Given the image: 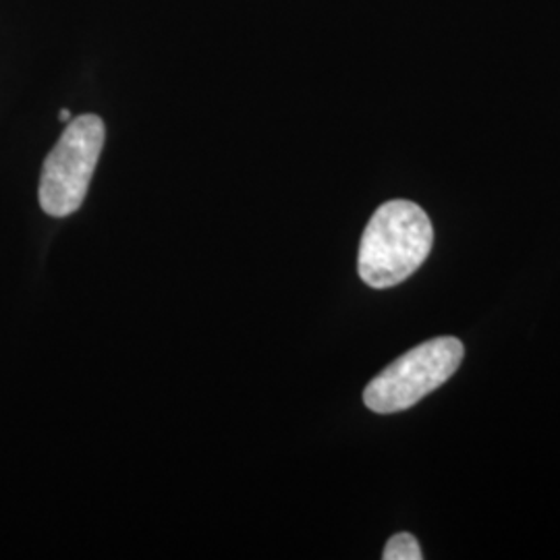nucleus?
<instances>
[{"mask_svg": "<svg viewBox=\"0 0 560 560\" xmlns=\"http://www.w3.org/2000/svg\"><path fill=\"white\" fill-rule=\"evenodd\" d=\"M434 229L418 203L390 200L368 222L358 270L368 287L388 289L409 279L432 252Z\"/></svg>", "mask_w": 560, "mask_h": 560, "instance_id": "1", "label": "nucleus"}, {"mask_svg": "<svg viewBox=\"0 0 560 560\" xmlns=\"http://www.w3.org/2000/svg\"><path fill=\"white\" fill-rule=\"evenodd\" d=\"M104 138L106 129L98 115L69 120L42 166L38 196L46 214L65 219L80 210L101 159Z\"/></svg>", "mask_w": 560, "mask_h": 560, "instance_id": "2", "label": "nucleus"}, {"mask_svg": "<svg viewBox=\"0 0 560 560\" xmlns=\"http://www.w3.org/2000/svg\"><path fill=\"white\" fill-rule=\"evenodd\" d=\"M463 353V342L455 337L421 342L365 386V407L388 416L418 405L457 372Z\"/></svg>", "mask_w": 560, "mask_h": 560, "instance_id": "3", "label": "nucleus"}, {"mask_svg": "<svg viewBox=\"0 0 560 560\" xmlns=\"http://www.w3.org/2000/svg\"><path fill=\"white\" fill-rule=\"evenodd\" d=\"M384 560H421L420 544L411 536V534H397L390 540L386 541L384 552H382Z\"/></svg>", "mask_w": 560, "mask_h": 560, "instance_id": "4", "label": "nucleus"}, {"mask_svg": "<svg viewBox=\"0 0 560 560\" xmlns=\"http://www.w3.org/2000/svg\"><path fill=\"white\" fill-rule=\"evenodd\" d=\"M60 120H71V113H69L67 108H62V110H60Z\"/></svg>", "mask_w": 560, "mask_h": 560, "instance_id": "5", "label": "nucleus"}]
</instances>
